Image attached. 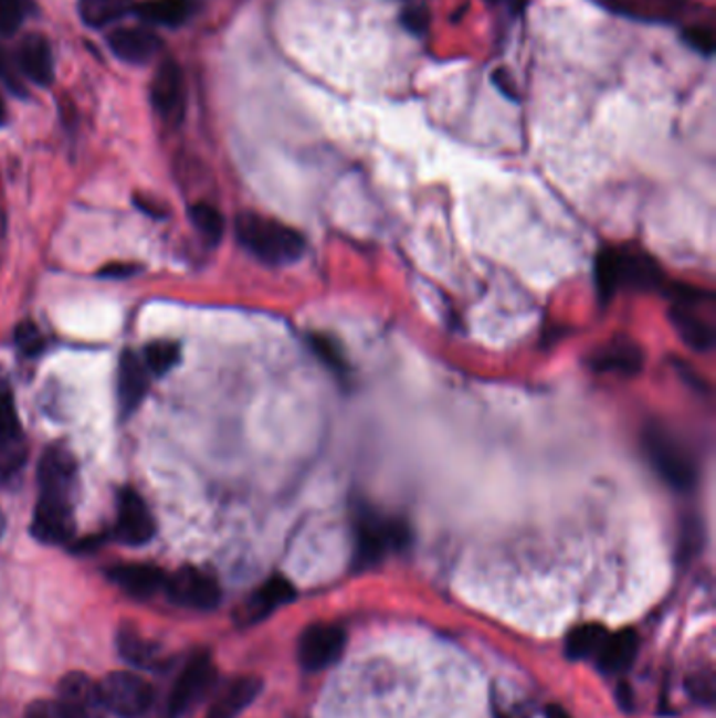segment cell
Masks as SVG:
<instances>
[{"label": "cell", "mask_w": 716, "mask_h": 718, "mask_svg": "<svg viewBox=\"0 0 716 718\" xmlns=\"http://www.w3.org/2000/svg\"><path fill=\"white\" fill-rule=\"evenodd\" d=\"M597 293L610 300L622 288L655 291L664 286V274L652 254L636 246H611L597 254L594 261Z\"/></svg>", "instance_id": "cell-1"}, {"label": "cell", "mask_w": 716, "mask_h": 718, "mask_svg": "<svg viewBox=\"0 0 716 718\" xmlns=\"http://www.w3.org/2000/svg\"><path fill=\"white\" fill-rule=\"evenodd\" d=\"M235 235L240 244L265 265H291L305 253L303 233L259 212H242L235 219Z\"/></svg>", "instance_id": "cell-2"}, {"label": "cell", "mask_w": 716, "mask_h": 718, "mask_svg": "<svg viewBox=\"0 0 716 718\" xmlns=\"http://www.w3.org/2000/svg\"><path fill=\"white\" fill-rule=\"evenodd\" d=\"M412 534L400 517L387 515L379 508L361 505L354 517V542H356V566L359 570L372 568L387 555L406 549Z\"/></svg>", "instance_id": "cell-3"}, {"label": "cell", "mask_w": 716, "mask_h": 718, "mask_svg": "<svg viewBox=\"0 0 716 718\" xmlns=\"http://www.w3.org/2000/svg\"><path fill=\"white\" fill-rule=\"evenodd\" d=\"M643 452L662 477L676 492H689L697 484V465L689 447L664 424H647L643 431Z\"/></svg>", "instance_id": "cell-4"}, {"label": "cell", "mask_w": 716, "mask_h": 718, "mask_svg": "<svg viewBox=\"0 0 716 718\" xmlns=\"http://www.w3.org/2000/svg\"><path fill=\"white\" fill-rule=\"evenodd\" d=\"M674 303L668 319L676 335L697 351H708L715 345L713 319L704 316V305L713 303V295L699 288L678 286L673 293Z\"/></svg>", "instance_id": "cell-5"}, {"label": "cell", "mask_w": 716, "mask_h": 718, "mask_svg": "<svg viewBox=\"0 0 716 718\" xmlns=\"http://www.w3.org/2000/svg\"><path fill=\"white\" fill-rule=\"evenodd\" d=\"M99 694L107 712L120 718L144 717L154 701L148 680L127 671L107 675L99 685Z\"/></svg>", "instance_id": "cell-6"}, {"label": "cell", "mask_w": 716, "mask_h": 718, "mask_svg": "<svg viewBox=\"0 0 716 718\" xmlns=\"http://www.w3.org/2000/svg\"><path fill=\"white\" fill-rule=\"evenodd\" d=\"M214 680L217 668L211 657L207 654L193 655L172 685L167 704V718H179L190 712L191 708L211 691Z\"/></svg>", "instance_id": "cell-7"}, {"label": "cell", "mask_w": 716, "mask_h": 718, "mask_svg": "<svg viewBox=\"0 0 716 718\" xmlns=\"http://www.w3.org/2000/svg\"><path fill=\"white\" fill-rule=\"evenodd\" d=\"M78 484V466L64 445H51L39 465V489L44 500L74 503Z\"/></svg>", "instance_id": "cell-8"}, {"label": "cell", "mask_w": 716, "mask_h": 718, "mask_svg": "<svg viewBox=\"0 0 716 718\" xmlns=\"http://www.w3.org/2000/svg\"><path fill=\"white\" fill-rule=\"evenodd\" d=\"M165 591L172 603L190 610L209 612L221 601V587L209 571L181 568L165 582Z\"/></svg>", "instance_id": "cell-9"}, {"label": "cell", "mask_w": 716, "mask_h": 718, "mask_svg": "<svg viewBox=\"0 0 716 718\" xmlns=\"http://www.w3.org/2000/svg\"><path fill=\"white\" fill-rule=\"evenodd\" d=\"M347 643V634L337 624H314L298 638V662L305 671L319 673L335 664Z\"/></svg>", "instance_id": "cell-10"}, {"label": "cell", "mask_w": 716, "mask_h": 718, "mask_svg": "<svg viewBox=\"0 0 716 718\" xmlns=\"http://www.w3.org/2000/svg\"><path fill=\"white\" fill-rule=\"evenodd\" d=\"M151 106L158 116L169 123L179 125L186 116V78L175 60H165L158 65L151 81Z\"/></svg>", "instance_id": "cell-11"}, {"label": "cell", "mask_w": 716, "mask_h": 718, "mask_svg": "<svg viewBox=\"0 0 716 718\" xmlns=\"http://www.w3.org/2000/svg\"><path fill=\"white\" fill-rule=\"evenodd\" d=\"M156 534V524L146 500L135 489H123L118 494L114 536L127 547H144Z\"/></svg>", "instance_id": "cell-12"}, {"label": "cell", "mask_w": 716, "mask_h": 718, "mask_svg": "<svg viewBox=\"0 0 716 718\" xmlns=\"http://www.w3.org/2000/svg\"><path fill=\"white\" fill-rule=\"evenodd\" d=\"M57 704L62 706L65 718H106V706L95 685L83 673H70L57 687Z\"/></svg>", "instance_id": "cell-13"}, {"label": "cell", "mask_w": 716, "mask_h": 718, "mask_svg": "<svg viewBox=\"0 0 716 718\" xmlns=\"http://www.w3.org/2000/svg\"><path fill=\"white\" fill-rule=\"evenodd\" d=\"M109 51L125 64L146 65L162 51V39L149 28H118L107 34Z\"/></svg>", "instance_id": "cell-14"}, {"label": "cell", "mask_w": 716, "mask_h": 718, "mask_svg": "<svg viewBox=\"0 0 716 718\" xmlns=\"http://www.w3.org/2000/svg\"><path fill=\"white\" fill-rule=\"evenodd\" d=\"M74 505L39 498L32 517V536L43 545H64L74 534Z\"/></svg>", "instance_id": "cell-15"}, {"label": "cell", "mask_w": 716, "mask_h": 718, "mask_svg": "<svg viewBox=\"0 0 716 718\" xmlns=\"http://www.w3.org/2000/svg\"><path fill=\"white\" fill-rule=\"evenodd\" d=\"M643 349L636 340L615 337L608 340L590 356V366L601 374L634 377L643 368Z\"/></svg>", "instance_id": "cell-16"}, {"label": "cell", "mask_w": 716, "mask_h": 718, "mask_svg": "<svg viewBox=\"0 0 716 718\" xmlns=\"http://www.w3.org/2000/svg\"><path fill=\"white\" fill-rule=\"evenodd\" d=\"M18 70L22 72L30 83L39 86H49L55 78V62H53V49L49 39L41 32L25 34L15 55Z\"/></svg>", "instance_id": "cell-17"}, {"label": "cell", "mask_w": 716, "mask_h": 718, "mask_svg": "<svg viewBox=\"0 0 716 718\" xmlns=\"http://www.w3.org/2000/svg\"><path fill=\"white\" fill-rule=\"evenodd\" d=\"M149 374L144 359L127 351L118 363V405L123 416L133 414L148 393Z\"/></svg>", "instance_id": "cell-18"}, {"label": "cell", "mask_w": 716, "mask_h": 718, "mask_svg": "<svg viewBox=\"0 0 716 718\" xmlns=\"http://www.w3.org/2000/svg\"><path fill=\"white\" fill-rule=\"evenodd\" d=\"M109 580L135 599H149L165 589L167 576L160 568L148 563H123L109 570Z\"/></svg>", "instance_id": "cell-19"}, {"label": "cell", "mask_w": 716, "mask_h": 718, "mask_svg": "<svg viewBox=\"0 0 716 718\" xmlns=\"http://www.w3.org/2000/svg\"><path fill=\"white\" fill-rule=\"evenodd\" d=\"M263 683L256 676H242L232 680L219 696L214 697L207 718H235L244 712L256 696L261 694Z\"/></svg>", "instance_id": "cell-20"}, {"label": "cell", "mask_w": 716, "mask_h": 718, "mask_svg": "<svg viewBox=\"0 0 716 718\" xmlns=\"http://www.w3.org/2000/svg\"><path fill=\"white\" fill-rule=\"evenodd\" d=\"M295 587L282 578V576H274L270 578L265 584H261L259 591L253 592V596L246 601L244 612H242V620L244 622H259L265 615L291 603L295 599Z\"/></svg>", "instance_id": "cell-21"}, {"label": "cell", "mask_w": 716, "mask_h": 718, "mask_svg": "<svg viewBox=\"0 0 716 718\" xmlns=\"http://www.w3.org/2000/svg\"><path fill=\"white\" fill-rule=\"evenodd\" d=\"M198 9L196 0H144L135 4V13L139 20L149 25H162V28H179L190 22Z\"/></svg>", "instance_id": "cell-22"}, {"label": "cell", "mask_w": 716, "mask_h": 718, "mask_svg": "<svg viewBox=\"0 0 716 718\" xmlns=\"http://www.w3.org/2000/svg\"><path fill=\"white\" fill-rule=\"evenodd\" d=\"M639 652V636L631 629L618 631L615 634H608L606 641L599 647V666L608 675L624 673Z\"/></svg>", "instance_id": "cell-23"}, {"label": "cell", "mask_w": 716, "mask_h": 718, "mask_svg": "<svg viewBox=\"0 0 716 718\" xmlns=\"http://www.w3.org/2000/svg\"><path fill=\"white\" fill-rule=\"evenodd\" d=\"M118 652L135 668H158L160 666V654L158 647L148 641L144 634L133 626H123L116 636Z\"/></svg>", "instance_id": "cell-24"}, {"label": "cell", "mask_w": 716, "mask_h": 718, "mask_svg": "<svg viewBox=\"0 0 716 718\" xmlns=\"http://www.w3.org/2000/svg\"><path fill=\"white\" fill-rule=\"evenodd\" d=\"M135 4V0H78V15L85 25L99 30L127 18Z\"/></svg>", "instance_id": "cell-25"}, {"label": "cell", "mask_w": 716, "mask_h": 718, "mask_svg": "<svg viewBox=\"0 0 716 718\" xmlns=\"http://www.w3.org/2000/svg\"><path fill=\"white\" fill-rule=\"evenodd\" d=\"M606 629L603 626H597V624H585V626H578L573 629L568 636V643H566V654H568L569 659H585V657H590V655L597 654L601 643L606 641Z\"/></svg>", "instance_id": "cell-26"}, {"label": "cell", "mask_w": 716, "mask_h": 718, "mask_svg": "<svg viewBox=\"0 0 716 718\" xmlns=\"http://www.w3.org/2000/svg\"><path fill=\"white\" fill-rule=\"evenodd\" d=\"M20 416L15 412V405L11 395L0 391V458H4L9 452L20 447Z\"/></svg>", "instance_id": "cell-27"}, {"label": "cell", "mask_w": 716, "mask_h": 718, "mask_svg": "<svg viewBox=\"0 0 716 718\" xmlns=\"http://www.w3.org/2000/svg\"><path fill=\"white\" fill-rule=\"evenodd\" d=\"M179 358H181V349L172 340H154L144 349V356H141L149 374H154V377H165L177 366Z\"/></svg>", "instance_id": "cell-28"}, {"label": "cell", "mask_w": 716, "mask_h": 718, "mask_svg": "<svg viewBox=\"0 0 716 718\" xmlns=\"http://www.w3.org/2000/svg\"><path fill=\"white\" fill-rule=\"evenodd\" d=\"M190 219L196 232L204 237V242L217 244L223 237L225 221H223V214L217 211L212 204H207V202L193 204L190 209Z\"/></svg>", "instance_id": "cell-29"}, {"label": "cell", "mask_w": 716, "mask_h": 718, "mask_svg": "<svg viewBox=\"0 0 716 718\" xmlns=\"http://www.w3.org/2000/svg\"><path fill=\"white\" fill-rule=\"evenodd\" d=\"M309 347L328 370H333L338 377L347 374V359L335 338H330L328 335H317V332L309 335Z\"/></svg>", "instance_id": "cell-30"}, {"label": "cell", "mask_w": 716, "mask_h": 718, "mask_svg": "<svg viewBox=\"0 0 716 718\" xmlns=\"http://www.w3.org/2000/svg\"><path fill=\"white\" fill-rule=\"evenodd\" d=\"M30 11L32 0H0V36H13Z\"/></svg>", "instance_id": "cell-31"}, {"label": "cell", "mask_w": 716, "mask_h": 718, "mask_svg": "<svg viewBox=\"0 0 716 718\" xmlns=\"http://www.w3.org/2000/svg\"><path fill=\"white\" fill-rule=\"evenodd\" d=\"M681 39L689 49H694L695 53H699L704 57H713L716 46L715 34L708 25H689L683 30Z\"/></svg>", "instance_id": "cell-32"}, {"label": "cell", "mask_w": 716, "mask_h": 718, "mask_svg": "<svg viewBox=\"0 0 716 718\" xmlns=\"http://www.w3.org/2000/svg\"><path fill=\"white\" fill-rule=\"evenodd\" d=\"M401 23L408 32L417 34V36H422L427 30H429V23H431V13L427 7H419V4H412L408 7L403 13H401Z\"/></svg>", "instance_id": "cell-33"}, {"label": "cell", "mask_w": 716, "mask_h": 718, "mask_svg": "<svg viewBox=\"0 0 716 718\" xmlns=\"http://www.w3.org/2000/svg\"><path fill=\"white\" fill-rule=\"evenodd\" d=\"M15 340H18V347L22 349V353H25V356H36V353L43 351V335L32 324H22L18 328V337H15Z\"/></svg>", "instance_id": "cell-34"}, {"label": "cell", "mask_w": 716, "mask_h": 718, "mask_svg": "<svg viewBox=\"0 0 716 718\" xmlns=\"http://www.w3.org/2000/svg\"><path fill=\"white\" fill-rule=\"evenodd\" d=\"M687 687H689V694L702 704H710L715 699V678L710 673H697L692 676Z\"/></svg>", "instance_id": "cell-35"}, {"label": "cell", "mask_w": 716, "mask_h": 718, "mask_svg": "<svg viewBox=\"0 0 716 718\" xmlns=\"http://www.w3.org/2000/svg\"><path fill=\"white\" fill-rule=\"evenodd\" d=\"M0 83L7 86L9 91H13L15 95H25V86H23L22 78L15 70V65L11 64L9 55L0 49Z\"/></svg>", "instance_id": "cell-36"}, {"label": "cell", "mask_w": 716, "mask_h": 718, "mask_svg": "<svg viewBox=\"0 0 716 718\" xmlns=\"http://www.w3.org/2000/svg\"><path fill=\"white\" fill-rule=\"evenodd\" d=\"M23 718H65L64 710L57 701H51V699H39V701H32L25 710V717Z\"/></svg>", "instance_id": "cell-37"}, {"label": "cell", "mask_w": 716, "mask_h": 718, "mask_svg": "<svg viewBox=\"0 0 716 718\" xmlns=\"http://www.w3.org/2000/svg\"><path fill=\"white\" fill-rule=\"evenodd\" d=\"M492 83H494V86H496L505 97H508L510 102H517V86H515L513 76L508 74V70H505V67L494 70V72H492Z\"/></svg>", "instance_id": "cell-38"}, {"label": "cell", "mask_w": 716, "mask_h": 718, "mask_svg": "<svg viewBox=\"0 0 716 718\" xmlns=\"http://www.w3.org/2000/svg\"><path fill=\"white\" fill-rule=\"evenodd\" d=\"M135 270H137L135 265H118V263H114V265L106 267L102 274L106 275V277H128Z\"/></svg>", "instance_id": "cell-39"}, {"label": "cell", "mask_w": 716, "mask_h": 718, "mask_svg": "<svg viewBox=\"0 0 716 718\" xmlns=\"http://www.w3.org/2000/svg\"><path fill=\"white\" fill-rule=\"evenodd\" d=\"M618 701L622 704V708L624 710H631L632 708V689L626 685V683H622L620 687H618Z\"/></svg>", "instance_id": "cell-40"}, {"label": "cell", "mask_w": 716, "mask_h": 718, "mask_svg": "<svg viewBox=\"0 0 716 718\" xmlns=\"http://www.w3.org/2000/svg\"><path fill=\"white\" fill-rule=\"evenodd\" d=\"M545 715H547V718H571L568 712H566L561 706H557V704H550Z\"/></svg>", "instance_id": "cell-41"}, {"label": "cell", "mask_w": 716, "mask_h": 718, "mask_svg": "<svg viewBox=\"0 0 716 718\" xmlns=\"http://www.w3.org/2000/svg\"><path fill=\"white\" fill-rule=\"evenodd\" d=\"M7 123V106H4V99L0 97V127Z\"/></svg>", "instance_id": "cell-42"}, {"label": "cell", "mask_w": 716, "mask_h": 718, "mask_svg": "<svg viewBox=\"0 0 716 718\" xmlns=\"http://www.w3.org/2000/svg\"><path fill=\"white\" fill-rule=\"evenodd\" d=\"M4 534V515H2V510H0V536Z\"/></svg>", "instance_id": "cell-43"}]
</instances>
